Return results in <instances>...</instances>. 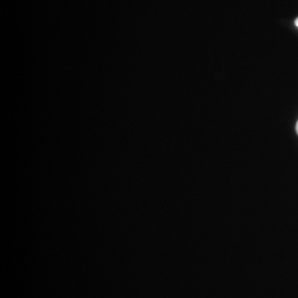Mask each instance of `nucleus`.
Returning a JSON list of instances; mask_svg holds the SVG:
<instances>
[{
  "label": "nucleus",
  "instance_id": "obj_1",
  "mask_svg": "<svg viewBox=\"0 0 298 298\" xmlns=\"http://www.w3.org/2000/svg\"><path fill=\"white\" fill-rule=\"evenodd\" d=\"M295 25L298 28V18L295 20Z\"/></svg>",
  "mask_w": 298,
  "mask_h": 298
},
{
  "label": "nucleus",
  "instance_id": "obj_2",
  "mask_svg": "<svg viewBox=\"0 0 298 298\" xmlns=\"http://www.w3.org/2000/svg\"><path fill=\"white\" fill-rule=\"evenodd\" d=\"M296 132L298 135V121H297V123H296Z\"/></svg>",
  "mask_w": 298,
  "mask_h": 298
}]
</instances>
